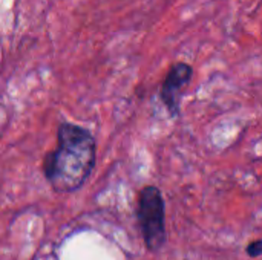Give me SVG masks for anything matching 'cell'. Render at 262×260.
<instances>
[{"label": "cell", "instance_id": "6da1fadb", "mask_svg": "<svg viewBox=\"0 0 262 260\" xmlns=\"http://www.w3.org/2000/svg\"><path fill=\"white\" fill-rule=\"evenodd\" d=\"M97 159L94 135L77 124L60 123L57 147L46 153L43 161L45 178L57 193H72L89 179Z\"/></svg>", "mask_w": 262, "mask_h": 260}, {"label": "cell", "instance_id": "7a4b0ae2", "mask_svg": "<svg viewBox=\"0 0 262 260\" xmlns=\"http://www.w3.org/2000/svg\"><path fill=\"white\" fill-rule=\"evenodd\" d=\"M137 218L143 231L144 245L149 251L157 253L166 244V213L161 190L155 185H147L138 198Z\"/></svg>", "mask_w": 262, "mask_h": 260}, {"label": "cell", "instance_id": "3957f363", "mask_svg": "<svg viewBox=\"0 0 262 260\" xmlns=\"http://www.w3.org/2000/svg\"><path fill=\"white\" fill-rule=\"evenodd\" d=\"M193 77V67L184 61H178L175 64H172V67L169 69L163 86H161V101L163 104L167 107L169 115L178 116L180 113V103H181V95L184 87L190 83Z\"/></svg>", "mask_w": 262, "mask_h": 260}, {"label": "cell", "instance_id": "277c9868", "mask_svg": "<svg viewBox=\"0 0 262 260\" xmlns=\"http://www.w3.org/2000/svg\"><path fill=\"white\" fill-rule=\"evenodd\" d=\"M246 253L249 257H261L262 256V239H258V241H253L247 245L246 248Z\"/></svg>", "mask_w": 262, "mask_h": 260}]
</instances>
